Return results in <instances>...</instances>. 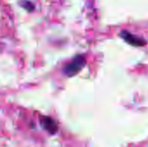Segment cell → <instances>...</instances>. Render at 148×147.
I'll list each match as a JSON object with an SVG mask.
<instances>
[{
  "instance_id": "2",
  "label": "cell",
  "mask_w": 148,
  "mask_h": 147,
  "mask_svg": "<svg viewBox=\"0 0 148 147\" xmlns=\"http://www.w3.org/2000/svg\"><path fill=\"white\" fill-rule=\"evenodd\" d=\"M120 36L126 42H127L128 44H130L132 46L141 47V46H145L147 44V42L143 38H141V37L138 36L133 35V34H131L130 32H128L127 30L121 31Z\"/></svg>"
},
{
  "instance_id": "3",
  "label": "cell",
  "mask_w": 148,
  "mask_h": 147,
  "mask_svg": "<svg viewBox=\"0 0 148 147\" xmlns=\"http://www.w3.org/2000/svg\"><path fill=\"white\" fill-rule=\"evenodd\" d=\"M42 125L45 130H47L49 133L54 134L57 132V125L56 121L50 117H43L42 120Z\"/></svg>"
},
{
  "instance_id": "1",
  "label": "cell",
  "mask_w": 148,
  "mask_h": 147,
  "mask_svg": "<svg viewBox=\"0 0 148 147\" xmlns=\"http://www.w3.org/2000/svg\"><path fill=\"white\" fill-rule=\"evenodd\" d=\"M86 65V59L82 55H78L73 58V60L69 62L63 68L64 74L68 77H73L77 75Z\"/></svg>"
}]
</instances>
